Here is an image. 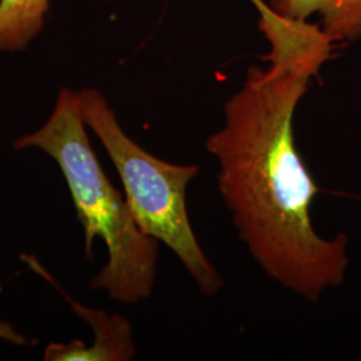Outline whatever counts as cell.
I'll return each mask as SVG.
<instances>
[{
	"label": "cell",
	"mask_w": 361,
	"mask_h": 361,
	"mask_svg": "<svg viewBox=\"0 0 361 361\" xmlns=\"http://www.w3.org/2000/svg\"><path fill=\"white\" fill-rule=\"evenodd\" d=\"M310 79L252 66L205 147L219 164V195L250 257L271 281L316 304L344 284L349 238L345 233L323 237L312 221L322 190L295 137V114Z\"/></svg>",
	"instance_id": "6da1fadb"
},
{
	"label": "cell",
	"mask_w": 361,
	"mask_h": 361,
	"mask_svg": "<svg viewBox=\"0 0 361 361\" xmlns=\"http://www.w3.org/2000/svg\"><path fill=\"white\" fill-rule=\"evenodd\" d=\"M30 147L50 155L62 170L85 232L86 258L92 259L97 238L106 245L107 261L91 288L129 305L152 296L159 241L138 228L125 195L104 174L91 149L78 92L61 89L47 122L13 142L15 150Z\"/></svg>",
	"instance_id": "7a4b0ae2"
},
{
	"label": "cell",
	"mask_w": 361,
	"mask_h": 361,
	"mask_svg": "<svg viewBox=\"0 0 361 361\" xmlns=\"http://www.w3.org/2000/svg\"><path fill=\"white\" fill-rule=\"evenodd\" d=\"M80 111L116 169L138 228L165 244L180 259L198 292L216 296L224 280L200 244L188 213L186 193L200 166L171 164L145 150L118 122L114 110L95 89L78 91Z\"/></svg>",
	"instance_id": "3957f363"
},
{
	"label": "cell",
	"mask_w": 361,
	"mask_h": 361,
	"mask_svg": "<svg viewBox=\"0 0 361 361\" xmlns=\"http://www.w3.org/2000/svg\"><path fill=\"white\" fill-rule=\"evenodd\" d=\"M23 261L39 274L55 285L80 319L90 324L94 331V343L90 347L74 340L68 344L51 343L44 350L46 361H126L135 355V345L129 322L119 314H107L104 310H91L66 295L65 290L47 274L37 258L22 256Z\"/></svg>",
	"instance_id": "277c9868"
},
{
	"label": "cell",
	"mask_w": 361,
	"mask_h": 361,
	"mask_svg": "<svg viewBox=\"0 0 361 361\" xmlns=\"http://www.w3.org/2000/svg\"><path fill=\"white\" fill-rule=\"evenodd\" d=\"M271 10L293 20L319 15L320 27L334 42L361 38V0H271Z\"/></svg>",
	"instance_id": "5b68a950"
},
{
	"label": "cell",
	"mask_w": 361,
	"mask_h": 361,
	"mask_svg": "<svg viewBox=\"0 0 361 361\" xmlns=\"http://www.w3.org/2000/svg\"><path fill=\"white\" fill-rule=\"evenodd\" d=\"M50 0H0V52H18L43 31Z\"/></svg>",
	"instance_id": "8992f818"
},
{
	"label": "cell",
	"mask_w": 361,
	"mask_h": 361,
	"mask_svg": "<svg viewBox=\"0 0 361 361\" xmlns=\"http://www.w3.org/2000/svg\"><path fill=\"white\" fill-rule=\"evenodd\" d=\"M0 338L10 341L16 345H25L26 344V338L20 334H18L13 328V325L4 322H0Z\"/></svg>",
	"instance_id": "52a82bcc"
},
{
	"label": "cell",
	"mask_w": 361,
	"mask_h": 361,
	"mask_svg": "<svg viewBox=\"0 0 361 361\" xmlns=\"http://www.w3.org/2000/svg\"><path fill=\"white\" fill-rule=\"evenodd\" d=\"M249 1H252V3L256 6L259 16H262V15H265V13H268L271 11V6L267 4L264 0H249Z\"/></svg>",
	"instance_id": "ba28073f"
}]
</instances>
